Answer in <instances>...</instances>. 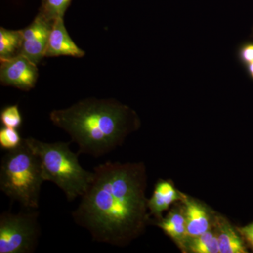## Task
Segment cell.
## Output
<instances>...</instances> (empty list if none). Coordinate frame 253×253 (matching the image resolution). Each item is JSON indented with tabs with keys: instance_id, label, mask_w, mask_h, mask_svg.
<instances>
[{
	"instance_id": "cell-1",
	"label": "cell",
	"mask_w": 253,
	"mask_h": 253,
	"mask_svg": "<svg viewBox=\"0 0 253 253\" xmlns=\"http://www.w3.org/2000/svg\"><path fill=\"white\" fill-rule=\"evenodd\" d=\"M93 170L90 185L72 212L73 220L94 241L126 246L144 231L149 219L144 165L108 161Z\"/></svg>"
},
{
	"instance_id": "cell-2",
	"label": "cell",
	"mask_w": 253,
	"mask_h": 253,
	"mask_svg": "<svg viewBox=\"0 0 253 253\" xmlns=\"http://www.w3.org/2000/svg\"><path fill=\"white\" fill-rule=\"evenodd\" d=\"M49 118L78 145V154L94 158L121 146L140 126L135 111L113 99L81 100L67 109L54 110Z\"/></svg>"
},
{
	"instance_id": "cell-3",
	"label": "cell",
	"mask_w": 253,
	"mask_h": 253,
	"mask_svg": "<svg viewBox=\"0 0 253 253\" xmlns=\"http://www.w3.org/2000/svg\"><path fill=\"white\" fill-rule=\"evenodd\" d=\"M24 141L41 160L45 181L56 184L69 202L84 195L92 181L94 172L82 167L79 154L70 149L71 142L47 143L33 137L26 138Z\"/></svg>"
},
{
	"instance_id": "cell-4",
	"label": "cell",
	"mask_w": 253,
	"mask_h": 253,
	"mask_svg": "<svg viewBox=\"0 0 253 253\" xmlns=\"http://www.w3.org/2000/svg\"><path fill=\"white\" fill-rule=\"evenodd\" d=\"M44 181L41 160L25 141L18 149L7 151L1 158L0 190L24 209L39 208Z\"/></svg>"
},
{
	"instance_id": "cell-5",
	"label": "cell",
	"mask_w": 253,
	"mask_h": 253,
	"mask_svg": "<svg viewBox=\"0 0 253 253\" xmlns=\"http://www.w3.org/2000/svg\"><path fill=\"white\" fill-rule=\"evenodd\" d=\"M38 210L0 214V253H33L41 235Z\"/></svg>"
},
{
	"instance_id": "cell-6",
	"label": "cell",
	"mask_w": 253,
	"mask_h": 253,
	"mask_svg": "<svg viewBox=\"0 0 253 253\" xmlns=\"http://www.w3.org/2000/svg\"><path fill=\"white\" fill-rule=\"evenodd\" d=\"M0 81L5 86H14L23 91H29L36 85L38 69L24 55L19 54L8 59H0Z\"/></svg>"
},
{
	"instance_id": "cell-7",
	"label": "cell",
	"mask_w": 253,
	"mask_h": 253,
	"mask_svg": "<svg viewBox=\"0 0 253 253\" xmlns=\"http://www.w3.org/2000/svg\"><path fill=\"white\" fill-rule=\"evenodd\" d=\"M54 21L41 12L27 28L22 30L23 43L20 53L38 64L45 57L50 31Z\"/></svg>"
},
{
	"instance_id": "cell-8",
	"label": "cell",
	"mask_w": 253,
	"mask_h": 253,
	"mask_svg": "<svg viewBox=\"0 0 253 253\" xmlns=\"http://www.w3.org/2000/svg\"><path fill=\"white\" fill-rule=\"evenodd\" d=\"M85 51L81 49L71 39L65 26L63 18L54 19L48 41L45 57L69 56L82 58Z\"/></svg>"
},
{
	"instance_id": "cell-9",
	"label": "cell",
	"mask_w": 253,
	"mask_h": 253,
	"mask_svg": "<svg viewBox=\"0 0 253 253\" xmlns=\"http://www.w3.org/2000/svg\"><path fill=\"white\" fill-rule=\"evenodd\" d=\"M188 238L196 237L211 230L213 220L206 206L186 195L182 194Z\"/></svg>"
},
{
	"instance_id": "cell-10",
	"label": "cell",
	"mask_w": 253,
	"mask_h": 253,
	"mask_svg": "<svg viewBox=\"0 0 253 253\" xmlns=\"http://www.w3.org/2000/svg\"><path fill=\"white\" fill-rule=\"evenodd\" d=\"M213 227L217 237L219 253H249L239 231L224 217H214Z\"/></svg>"
},
{
	"instance_id": "cell-11",
	"label": "cell",
	"mask_w": 253,
	"mask_h": 253,
	"mask_svg": "<svg viewBox=\"0 0 253 253\" xmlns=\"http://www.w3.org/2000/svg\"><path fill=\"white\" fill-rule=\"evenodd\" d=\"M182 194L169 181H158L155 186L152 196L148 200V209L155 217L161 219L162 213L168 211L171 205L175 201H181Z\"/></svg>"
},
{
	"instance_id": "cell-12",
	"label": "cell",
	"mask_w": 253,
	"mask_h": 253,
	"mask_svg": "<svg viewBox=\"0 0 253 253\" xmlns=\"http://www.w3.org/2000/svg\"><path fill=\"white\" fill-rule=\"evenodd\" d=\"M156 224L184 251L188 236L184 207L174 208L167 217L158 219Z\"/></svg>"
},
{
	"instance_id": "cell-13",
	"label": "cell",
	"mask_w": 253,
	"mask_h": 253,
	"mask_svg": "<svg viewBox=\"0 0 253 253\" xmlns=\"http://www.w3.org/2000/svg\"><path fill=\"white\" fill-rule=\"evenodd\" d=\"M23 43L21 31L0 28V59H8L19 54Z\"/></svg>"
},
{
	"instance_id": "cell-14",
	"label": "cell",
	"mask_w": 253,
	"mask_h": 253,
	"mask_svg": "<svg viewBox=\"0 0 253 253\" xmlns=\"http://www.w3.org/2000/svg\"><path fill=\"white\" fill-rule=\"evenodd\" d=\"M193 253H219V244L213 229L196 237L188 238L184 252Z\"/></svg>"
},
{
	"instance_id": "cell-15",
	"label": "cell",
	"mask_w": 253,
	"mask_h": 253,
	"mask_svg": "<svg viewBox=\"0 0 253 253\" xmlns=\"http://www.w3.org/2000/svg\"><path fill=\"white\" fill-rule=\"evenodd\" d=\"M24 139L20 135L17 129L2 126L0 129V148L10 151L18 149L23 144Z\"/></svg>"
},
{
	"instance_id": "cell-16",
	"label": "cell",
	"mask_w": 253,
	"mask_h": 253,
	"mask_svg": "<svg viewBox=\"0 0 253 253\" xmlns=\"http://www.w3.org/2000/svg\"><path fill=\"white\" fill-rule=\"evenodd\" d=\"M71 0H43L41 11L50 19L64 16Z\"/></svg>"
},
{
	"instance_id": "cell-17",
	"label": "cell",
	"mask_w": 253,
	"mask_h": 253,
	"mask_svg": "<svg viewBox=\"0 0 253 253\" xmlns=\"http://www.w3.org/2000/svg\"><path fill=\"white\" fill-rule=\"evenodd\" d=\"M0 121L3 126L18 129L22 125L23 119L17 104L8 106L1 110Z\"/></svg>"
},
{
	"instance_id": "cell-18",
	"label": "cell",
	"mask_w": 253,
	"mask_h": 253,
	"mask_svg": "<svg viewBox=\"0 0 253 253\" xmlns=\"http://www.w3.org/2000/svg\"><path fill=\"white\" fill-rule=\"evenodd\" d=\"M238 59L240 62L248 66L253 62V42L244 43L240 46L237 52Z\"/></svg>"
},
{
	"instance_id": "cell-19",
	"label": "cell",
	"mask_w": 253,
	"mask_h": 253,
	"mask_svg": "<svg viewBox=\"0 0 253 253\" xmlns=\"http://www.w3.org/2000/svg\"><path fill=\"white\" fill-rule=\"evenodd\" d=\"M243 239L253 249V222L248 225L236 228Z\"/></svg>"
},
{
	"instance_id": "cell-20",
	"label": "cell",
	"mask_w": 253,
	"mask_h": 253,
	"mask_svg": "<svg viewBox=\"0 0 253 253\" xmlns=\"http://www.w3.org/2000/svg\"><path fill=\"white\" fill-rule=\"evenodd\" d=\"M246 67L248 75H249L251 79L253 81V62L250 63V64L246 66Z\"/></svg>"
},
{
	"instance_id": "cell-21",
	"label": "cell",
	"mask_w": 253,
	"mask_h": 253,
	"mask_svg": "<svg viewBox=\"0 0 253 253\" xmlns=\"http://www.w3.org/2000/svg\"><path fill=\"white\" fill-rule=\"evenodd\" d=\"M252 37H253V33H252Z\"/></svg>"
}]
</instances>
